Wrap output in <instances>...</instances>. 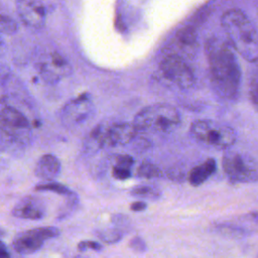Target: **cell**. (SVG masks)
<instances>
[{
	"label": "cell",
	"mask_w": 258,
	"mask_h": 258,
	"mask_svg": "<svg viewBox=\"0 0 258 258\" xmlns=\"http://www.w3.org/2000/svg\"><path fill=\"white\" fill-rule=\"evenodd\" d=\"M58 235L59 230L55 227L35 228L17 235L12 242V246L20 254H32L41 248L45 240Z\"/></svg>",
	"instance_id": "obj_8"
},
{
	"label": "cell",
	"mask_w": 258,
	"mask_h": 258,
	"mask_svg": "<svg viewBox=\"0 0 258 258\" xmlns=\"http://www.w3.org/2000/svg\"><path fill=\"white\" fill-rule=\"evenodd\" d=\"M34 172L43 181H53L60 172V162L54 155L44 154L38 159Z\"/></svg>",
	"instance_id": "obj_13"
},
{
	"label": "cell",
	"mask_w": 258,
	"mask_h": 258,
	"mask_svg": "<svg viewBox=\"0 0 258 258\" xmlns=\"http://www.w3.org/2000/svg\"><path fill=\"white\" fill-rule=\"evenodd\" d=\"M178 44L182 48L192 49L197 44V35L192 28L183 27L179 29L175 35Z\"/></svg>",
	"instance_id": "obj_17"
},
{
	"label": "cell",
	"mask_w": 258,
	"mask_h": 258,
	"mask_svg": "<svg viewBox=\"0 0 258 258\" xmlns=\"http://www.w3.org/2000/svg\"><path fill=\"white\" fill-rule=\"evenodd\" d=\"M35 190L37 191H53L58 195L67 196L71 195V190L63 184L55 182V181H44L35 186Z\"/></svg>",
	"instance_id": "obj_18"
},
{
	"label": "cell",
	"mask_w": 258,
	"mask_h": 258,
	"mask_svg": "<svg viewBox=\"0 0 258 258\" xmlns=\"http://www.w3.org/2000/svg\"><path fill=\"white\" fill-rule=\"evenodd\" d=\"M163 76L180 89H188L195 83V76L187 63L176 53L166 55L160 62Z\"/></svg>",
	"instance_id": "obj_7"
},
{
	"label": "cell",
	"mask_w": 258,
	"mask_h": 258,
	"mask_svg": "<svg viewBox=\"0 0 258 258\" xmlns=\"http://www.w3.org/2000/svg\"><path fill=\"white\" fill-rule=\"evenodd\" d=\"M90 112V100L85 96L69 102L61 111L62 122L67 125L76 124L87 118Z\"/></svg>",
	"instance_id": "obj_11"
},
{
	"label": "cell",
	"mask_w": 258,
	"mask_h": 258,
	"mask_svg": "<svg viewBox=\"0 0 258 258\" xmlns=\"http://www.w3.org/2000/svg\"><path fill=\"white\" fill-rule=\"evenodd\" d=\"M36 69L40 77L47 83H55L72 74V67L57 52L42 54L37 61Z\"/></svg>",
	"instance_id": "obj_9"
},
{
	"label": "cell",
	"mask_w": 258,
	"mask_h": 258,
	"mask_svg": "<svg viewBox=\"0 0 258 258\" xmlns=\"http://www.w3.org/2000/svg\"><path fill=\"white\" fill-rule=\"evenodd\" d=\"M0 258H11L6 245L0 241Z\"/></svg>",
	"instance_id": "obj_25"
},
{
	"label": "cell",
	"mask_w": 258,
	"mask_h": 258,
	"mask_svg": "<svg viewBox=\"0 0 258 258\" xmlns=\"http://www.w3.org/2000/svg\"><path fill=\"white\" fill-rule=\"evenodd\" d=\"M17 12L20 19L29 27L40 28L45 23V10L37 0H17Z\"/></svg>",
	"instance_id": "obj_10"
},
{
	"label": "cell",
	"mask_w": 258,
	"mask_h": 258,
	"mask_svg": "<svg viewBox=\"0 0 258 258\" xmlns=\"http://www.w3.org/2000/svg\"><path fill=\"white\" fill-rule=\"evenodd\" d=\"M2 233H3V232H2V230H1V229H0V236H1V235H2Z\"/></svg>",
	"instance_id": "obj_28"
},
{
	"label": "cell",
	"mask_w": 258,
	"mask_h": 258,
	"mask_svg": "<svg viewBox=\"0 0 258 258\" xmlns=\"http://www.w3.org/2000/svg\"><path fill=\"white\" fill-rule=\"evenodd\" d=\"M130 246H131L133 249L139 250V251H142V250H144V248H145V245H144L143 241H142L141 239H139V238H135V239L131 240Z\"/></svg>",
	"instance_id": "obj_24"
},
{
	"label": "cell",
	"mask_w": 258,
	"mask_h": 258,
	"mask_svg": "<svg viewBox=\"0 0 258 258\" xmlns=\"http://www.w3.org/2000/svg\"><path fill=\"white\" fill-rule=\"evenodd\" d=\"M137 130H151L168 133L179 124L176 109L168 104H154L141 110L134 119Z\"/></svg>",
	"instance_id": "obj_3"
},
{
	"label": "cell",
	"mask_w": 258,
	"mask_h": 258,
	"mask_svg": "<svg viewBox=\"0 0 258 258\" xmlns=\"http://www.w3.org/2000/svg\"><path fill=\"white\" fill-rule=\"evenodd\" d=\"M206 54L216 91L223 98H235L240 86L241 73L231 47L218 38H210L206 44Z\"/></svg>",
	"instance_id": "obj_1"
},
{
	"label": "cell",
	"mask_w": 258,
	"mask_h": 258,
	"mask_svg": "<svg viewBox=\"0 0 258 258\" xmlns=\"http://www.w3.org/2000/svg\"><path fill=\"white\" fill-rule=\"evenodd\" d=\"M137 173L139 176L142 177H147V178H152L160 175V170L159 168L149 162H143L137 169Z\"/></svg>",
	"instance_id": "obj_20"
},
{
	"label": "cell",
	"mask_w": 258,
	"mask_h": 258,
	"mask_svg": "<svg viewBox=\"0 0 258 258\" xmlns=\"http://www.w3.org/2000/svg\"><path fill=\"white\" fill-rule=\"evenodd\" d=\"M133 160L128 155L119 156L116 160L115 165L113 166V175L117 179H126L130 176V166Z\"/></svg>",
	"instance_id": "obj_16"
},
{
	"label": "cell",
	"mask_w": 258,
	"mask_h": 258,
	"mask_svg": "<svg viewBox=\"0 0 258 258\" xmlns=\"http://www.w3.org/2000/svg\"><path fill=\"white\" fill-rule=\"evenodd\" d=\"M254 250V249H253ZM252 252V254H251V257L252 258H258V247H256L255 248V250L254 251H251Z\"/></svg>",
	"instance_id": "obj_27"
},
{
	"label": "cell",
	"mask_w": 258,
	"mask_h": 258,
	"mask_svg": "<svg viewBox=\"0 0 258 258\" xmlns=\"http://www.w3.org/2000/svg\"><path fill=\"white\" fill-rule=\"evenodd\" d=\"M0 118L5 125L11 128L26 129L29 127V122L24 115L11 107L3 108L0 112Z\"/></svg>",
	"instance_id": "obj_15"
},
{
	"label": "cell",
	"mask_w": 258,
	"mask_h": 258,
	"mask_svg": "<svg viewBox=\"0 0 258 258\" xmlns=\"http://www.w3.org/2000/svg\"><path fill=\"white\" fill-rule=\"evenodd\" d=\"M137 131L133 123H115L108 126L100 125L92 131L91 139L99 146L123 145L131 141Z\"/></svg>",
	"instance_id": "obj_5"
},
{
	"label": "cell",
	"mask_w": 258,
	"mask_h": 258,
	"mask_svg": "<svg viewBox=\"0 0 258 258\" xmlns=\"http://www.w3.org/2000/svg\"><path fill=\"white\" fill-rule=\"evenodd\" d=\"M216 170V161L212 158L207 159L203 163L195 166L188 175L189 182L192 185H200L204 183Z\"/></svg>",
	"instance_id": "obj_14"
},
{
	"label": "cell",
	"mask_w": 258,
	"mask_h": 258,
	"mask_svg": "<svg viewBox=\"0 0 258 258\" xmlns=\"http://www.w3.org/2000/svg\"><path fill=\"white\" fill-rule=\"evenodd\" d=\"M146 208V204L143 202H135L131 205V209L133 211H143Z\"/></svg>",
	"instance_id": "obj_26"
},
{
	"label": "cell",
	"mask_w": 258,
	"mask_h": 258,
	"mask_svg": "<svg viewBox=\"0 0 258 258\" xmlns=\"http://www.w3.org/2000/svg\"><path fill=\"white\" fill-rule=\"evenodd\" d=\"M222 26L232 47L249 61L258 60V33L250 19L239 9H229L222 16Z\"/></svg>",
	"instance_id": "obj_2"
},
{
	"label": "cell",
	"mask_w": 258,
	"mask_h": 258,
	"mask_svg": "<svg viewBox=\"0 0 258 258\" xmlns=\"http://www.w3.org/2000/svg\"><path fill=\"white\" fill-rule=\"evenodd\" d=\"M224 170L230 179L237 182H250L258 178V168L254 161L238 152H229L223 159Z\"/></svg>",
	"instance_id": "obj_6"
},
{
	"label": "cell",
	"mask_w": 258,
	"mask_h": 258,
	"mask_svg": "<svg viewBox=\"0 0 258 258\" xmlns=\"http://www.w3.org/2000/svg\"><path fill=\"white\" fill-rule=\"evenodd\" d=\"M250 99L258 110V77L254 78L250 84Z\"/></svg>",
	"instance_id": "obj_22"
},
{
	"label": "cell",
	"mask_w": 258,
	"mask_h": 258,
	"mask_svg": "<svg viewBox=\"0 0 258 258\" xmlns=\"http://www.w3.org/2000/svg\"><path fill=\"white\" fill-rule=\"evenodd\" d=\"M78 248L80 250H86V249L99 250V249H101V245L94 241H82L78 244Z\"/></svg>",
	"instance_id": "obj_23"
},
{
	"label": "cell",
	"mask_w": 258,
	"mask_h": 258,
	"mask_svg": "<svg viewBox=\"0 0 258 258\" xmlns=\"http://www.w3.org/2000/svg\"><path fill=\"white\" fill-rule=\"evenodd\" d=\"M132 195L143 199H156L159 196V190L152 186L141 185L132 189Z\"/></svg>",
	"instance_id": "obj_19"
},
{
	"label": "cell",
	"mask_w": 258,
	"mask_h": 258,
	"mask_svg": "<svg viewBox=\"0 0 258 258\" xmlns=\"http://www.w3.org/2000/svg\"><path fill=\"white\" fill-rule=\"evenodd\" d=\"M12 215L16 218L38 220L44 215L42 203L34 197H26L22 199L12 210Z\"/></svg>",
	"instance_id": "obj_12"
},
{
	"label": "cell",
	"mask_w": 258,
	"mask_h": 258,
	"mask_svg": "<svg viewBox=\"0 0 258 258\" xmlns=\"http://www.w3.org/2000/svg\"><path fill=\"white\" fill-rule=\"evenodd\" d=\"M191 135L201 143L218 148H230L236 141L234 130L213 120H198L191 124Z\"/></svg>",
	"instance_id": "obj_4"
},
{
	"label": "cell",
	"mask_w": 258,
	"mask_h": 258,
	"mask_svg": "<svg viewBox=\"0 0 258 258\" xmlns=\"http://www.w3.org/2000/svg\"><path fill=\"white\" fill-rule=\"evenodd\" d=\"M17 30L16 22L9 16L0 14V31L7 34H12Z\"/></svg>",
	"instance_id": "obj_21"
}]
</instances>
